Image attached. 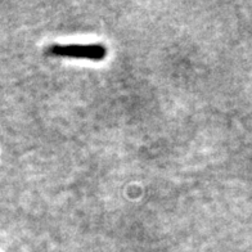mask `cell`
I'll return each instance as SVG.
<instances>
[{"mask_svg":"<svg viewBox=\"0 0 252 252\" xmlns=\"http://www.w3.org/2000/svg\"><path fill=\"white\" fill-rule=\"evenodd\" d=\"M51 54L58 57H70V58H84L92 61H102L106 58L107 50L103 45H53L49 49Z\"/></svg>","mask_w":252,"mask_h":252,"instance_id":"cell-1","label":"cell"}]
</instances>
